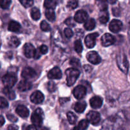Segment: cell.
<instances>
[{"mask_svg": "<svg viewBox=\"0 0 130 130\" xmlns=\"http://www.w3.org/2000/svg\"><path fill=\"white\" fill-rule=\"evenodd\" d=\"M20 3L22 6L25 8H29L32 6L34 4V1L33 0H19Z\"/></svg>", "mask_w": 130, "mask_h": 130, "instance_id": "d590c367", "label": "cell"}, {"mask_svg": "<svg viewBox=\"0 0 130 130\" xmlns=\"http://www.w3.org/2000/svg\"><path fill=\"white\" fill-rule=\"evenodd\" d=\"M86 58L88 61L92 64L96 65L101 62V57L99 56L97 52L95 51H91L86 55Z\"/></svg>", "mask_w": 130, "mask_h": 130, "instance_id": "8992f818", "label": "cell"}, {"mask_svg": "<svg viewBox=\"0 0 130 130\" xmlns=\"http://www.w3.org/2000/svg\"><path fill=\"white\" fill-rule=\"evenodd\" d=\"M31 83L27 81V80H22V81H20L17 86V88L20 91H26L27 90H29L30 89H31Z\"/></svg>", "mask_w": 130, "mask_h": 130, "instance_id": "ac0fdd59", "label": "cell"}, {"mask_svg": "<svg viewBox=\"0 0 130 130\" xmlns=\"http://www.w3.org/2000/svg\"><path fill=\"white\" fill-rule=\"evenodd\" d=\"M62 74L61 70L58 67H55L49 71L48 77L50 79H60L62 78Z\"/></svg>", "mask_w": 130, "mask_h": 130, "instance_id": "9a60e30c", "label": "cell"}, {"mask_svg": "<svg viewBox=\"0 0 130 130\" xmlns=\"http://www.w3.org/2000/svg\"><path fill=\"white\" fill-rule=\"evenodd\" d=\"M26 130H37V128L36 126L33 125H29V126H27V128H26Z\"/></svg>", "mask_w": 130, "mask_h": 130, "instance_id": "f6af8a7d", "label": "cell"}, {"mask_svg": "<svg viewBox=\"0 0 130 130\" xmlns=\"http://www.w3.org/2000/svg\"><path fill=\"white\" fill-rule=\"evenodd\" d=\"M8 130H19V127L15 124H10L8 127Z\"/></svg>", "mask_w": 130, "mask_h": 130, "instance_id": "ee69618b", "label": "cell"}, {"mask_svg": "<svg viewBox=\"0 0 130 130\" xmlns=\"http://www.w3.org/2000/svg\"><path fill=\"white\" fill-rule=\"evenodd\" d=\"M96 6L101 11H107L108 5L107 0H95Z\"/></svg>", "mask_w": 130, "mask_h": 130, "instance_id": "cb8c5ba5", "label": "cell"}, {"mask_svg": "<svg viewBox=\"0 0 130 130\" xmlns=\"http://www.w3.org/2000/svg\"><path fill=\"white\" fill-rule=\"evenodd\" d=\"M67 117L68 121L69 122L70 124H74L76 123V121H77V116H76V115L74 113L72 112H69L67 114Z\"/></svg>", "mask_w": 130, "mask_h": 130, "instance_id": "83f0119b", "label": "cell"}, {"mask_svg": "<svg viewBox=\"0 0 130 130\" xmlns=\"http://www.w3.org/2000/svg\"><path fill=\"white\" fill-rule=\"evenodd\" d=\"M8 30L13 32H17L21 29V25L19 22L16 21H11L9 23L8 25Z\"/></svg>", "mask_w": 130, "mask_h": 130, "instance_id": "d6986e66", "label": "cell"}, {"mask_svg": "<svg viewBox=\"0 0 130 130\" xmlns=\"http://www.w3.org/2000/svg\"><path fill=\"white\" fill-rule=\"evenodd\" d=\"M86 107V102L83 101L77 102L74 105V110L75 111L77 112L78 113H82L85 111V109Z\"/></svg>", "mask_w": 130, "mask_h": 130, "instance_id": "44dd1931", "label": "cell"}, {"mask_svg": "<svg viewBox=\"0 0 130 130\" xmlns=\"http://www.w3.org/2000/svg\"><path fill=\"white\" fill-rule=\"evenodd\" d=\"M74 130H80V129H79L78 127H75L74 129Z\"/></svg>", "mask_w": 130, "mask_h": 130, "instance_id": "c3c4849f", "label": "cell"}, {"mask_svg": "<svg viewBox=\"0 0 130 130\" xmlns=\"http://www.w3.org/2000/svg\"><path fill=\"white\" fill-rule=\"evenodd\" d=\"M107 1L111 5H113V4H115L116 3L117 0H107Z\"/></svg>", "mask_w": 130, "mask_h": 130, "instance_id": "7dc6e473", "label": "cell"}, {"mask_svg": "<svg viewBox=\"0 0 130 130\" xmlns=\"http://www.w3.org/2000/svg\"><path fill=\"white\" fill-rule=\"evenodd\" d=\"M39 52H40V53H41L42 54H46L48 52V47L46 45H44V44H43V45H41L40 46V48H39Z\"/></svg>", "mask_w": 130, "mask_h": 130, "instance_id": "b9f144b4", "label": "cell"}, {"mask_svg": "<svg viewBox=\"0 0 130 130\" xmlns=\"http://www.w3.org/2000/svg\"><path fill=\"white\" fill-rule=\"evenodd\" d=\"M78 0H70V1H68L67 3V6L69 8L71 9H75L78 6Z\"/></svg>", "mask_w": 130, "mask_h": 130, "instance_id": "836d02e7", "label": "cell"}, {"mask_svg": "<svg viewBox=\"0 0 130 130\" xmlns=\"http://www.w3.org/2000/svg\"><path fill=\"white\" fill-rule=\"evenodd\" d=\"M44 113L40 108H38L35 110L31 116V121L34 126L36 127L41 126L43 124Z\"/></svg>", "mask_w": 130, "mask_h": 130, "instance_id": "7a4b0ae2", "label": "cell"}, {"mask_svg": "<svg viewBox=\"0 0 130 130\" xmlns=\"http://www.w3.org/2000/svg\"><path fill=\"white\" fill-rule=\"evenodd\" d=\"M117 62H118V65L119 68L123 71V72L126 74L128 71V62L127 60L126 56L125 55H121L119 54L118 56V58H117Z\"/></svg>", "mask_w": 130, "mask_h": 130, "instance_id": "277c9868", "label": "cell"}, {"mask_svg": "<svg viewBox=\"0 0 130 130\" xmlns=\"http://www.w3.org/2000/svg\"><path fill=\"white\" fill-rule=\"evenodd\" d=\"M88 18V15L87 12L81 10L76 11L74 17V20L78 23H83L87 20Z\"/></svg>", "mask_w": 130, "mask_h": 130, "instance_id": "5bb4252c", "label": "cell"}, {"mask_svg": "<svg viewBox=\"0 0 130 130\" xmlns=\"http://www.w3.org/2000/svg\"><path fill=\"white\" fill-rule=\"evenodd\" d=\"M99 36L97 32L92 33L86 36L85 39V43L86 46L88 48H93L96 44V39Z\"/></svg>", "mask_w": 130, "mask_h": 130, "instance_id": "52a82bcc", "label": "cell"}, {"mask_svg": "<svg viewBox=\"0 0 130 130\" xmlns=\"http://www.w3.org/2000/svg\"><path fill=\"white\" fill-rule=\"evenodd\" d=\"M5 119H4V118L3 116H0V128H1V126H2L4 124H5Z\"/></svg>", "mask_w": 130, "mask_h": 130, "instance_id": "bcb514c9", "label": "cell"}, {"mask_svg": "<svg viewBox=\"0 0 130 130\" xmlns=\"http://www.w3.org/2000/svg\"><path fill=\"white\" fill-rule=\"evenodd\" d=\"M87 121L88 123L93 124V125H96L100 121V115L98 112L96 111H90L88 113L86 116Z\"/></svg>", "mask_w": 130, "mask_h": 130, "instance_id": "5b68a950", "label": "cell"}, {"mask_svg": "<svg viewBox=\"0 0 130 130\" xmlns=\"http://www.w3.org/2000/svg\"><path fill=\"white\" fill-rule=\"evenodd\" d=\"M30 15L33 20H38L41 18V13L40 11L38 8L34 7L32 8L31 11H30Z\"/></svg>", "mask_w": 130, "mask_h": 130, "instance_id": "4316f807", "label": "cell"}, {"mask_svg": "<svg viewBox=\"0 0 130 130\" xmlns=\"http://www.w3.org/2000/svg\"><path fill=\"white\" fill-rule=\"evenodd\" d=\"M96 26V22L93 19H87L84 24V27L87 30H92Z\"/></svg>", "mask_w": 130, "mask_h": 130, "instance_id": "7402d4cb", "label": "cell"}, {"mask_svg": "<svg viewBox=\"0 0 130 130\" xmlns=\"http://www.w3.org/2000/svg\"><path fill=\"white\" fill-rule=\"evenodd\" d=\"M79 74L80 72L76 68L67 69L66 71L67 86H72L78 79Z\"/></svg>", "mask_w": 130, "mask_h": 130, "instance_id": "6da1fadb", "label": "cell"}, {"mask_svg": "<svg viewBox=\"0 0 130 130\" xmlns=\"http://www.w3.org/2000/svg\"><path fill=\"white\" fill-rule=\"evenodd\" d=\"M40 27L43 31L44 32H48L51 30V27L50 26L49 24L46 22V21L43 20L41 22Z\"/></svg>", "mask_w": 130, "mask_h": 130, "instance_id": "e575fe53", "label": "cell"}, {"mask_svg": "<svg viewBox=\"0 0 130 130\" xmlns=\"http://www.w3.org/2000/svg\"><path fill=\"white\" fill-rule=\"evenodd\" d=\"M7 118L8 119H9V120L10 121L13 122V123L17 121V118L15 116H14L13 115H11V114H8Z\"/></svg>", "mask_w": 130, "mask_h": 130, "instance_id": "7bdbcfd3", "label": "cell"}, {"mask_svg": "<svg viewBox=\"0 0 130 130\" xmlns=\"http://www.w3.org/2000/svg\"><path fill=\"white\" fill-rule=\"evenodd\" d=\"M73 95L76 99H82L85 97L86 94V88L82 85H79L74 88L73 90Z\"/></svg>", "mask_w": 130, "mask_h": 130, "instance_id": "ba28073f", "label": "cell"}, {"mask_svg": "<svg viewBox=\"0 0 130 130\" xmlns=\"http://www.w3.org/2000/svg\"><path fill=\"white\" fill-rule=\"evenodd\" d=\"M74 50L77 53H80L83 51V44L81 40H76L74 42Z\"/></svg>", "mask_w": 130, "mask_h": 130, "instance_id": "4dcf8cb0", "label": "cell"}, {"mask_svg": "<svg viewBox=\"0 0 130 130\" xmlns=\"http://www.w3.org/2000/svg\"><path fill=\"white\" fill-rule=\"evenodd\" d=\"M89 126V123L87 120L85 119H83L78 124V128L79 129L81 130H86L88 128Z\"/></svg>", "mask_w": 130, "mask_h": 130, "instance_id": "d6a6232c", "label": "cell"}, {"mask_svg": "<svg viewBox=\"0 0 130 130\" xmlns=\"http://www.w3.org/2000/svg\"><path fill=\"white\" fill-rule=\"evenodd\" d=\"M8 107V102L3 97L0 96V109H5Z\"/></svg>", "mask_w": 130, "mask_h": 130, "instance_id": "f35d334b", "label": "cell"}, {"mask_svg": "<svg viewBox=\"0 0 130 130\" xmlns=\"http://www.w3.org/2000/svg\"><path fill=\"white\" fill-rule=\"evenodd\" d=\"M65 24L69 27H74L75 26V22L73 18L69 17L65 21Z\"/></svg>", "mask_w": 130, "mask_h": 130, "instance_id": "60d3db41", "label": "cell"}, {"mask_svg": "<svg viewBox=\"0 0 130 130\" xmlns=\"http://www.w3.org/2000/svg\"><path fill=\"white\" fill-rule=\"evenodd\" d=\"M56 0H44V6L46 9H54L56 6Z\"/></svg>", "mask_w": 130, "mask_h": 130, "instance_id": "f1b7e54d", "label": "cell"}, {"mask_svg": "<svg viewBox=\"0 0 130 130\" xmlns=\"http://www.w3.org/2000/svg\"><path fill=\"white\" fill-rule=\"evenodd\" d=\"M8 43L11 48H17L20 44V41L16 36H11L8 40Z\"/></svg>", "mask_w": 130, "mask_h": 130, "instance_id": "603a6c76", "label": "cell"}, {"mask_svg": "<svg viewBox=\"0 0 130 130\" xmlns=\"http://www.w3.org/2000/svg\"><path fill=\"white\" fill-rule=\"evenodd\" d=\"M103 12H104V13L102 14L100 16V17H99V21L102 24H106L109 21V13H108V12L107 11H104Z\"/></svg>", "mask_w": 130, "mask_h": 130, "instance_id": "f546056e", "label": "cell"}, {"mask_svg": "<svg viewBox=\"0 0 130 130\" xmlns=\"http://www.w3.org/2000/svg\"><path fill=\"white\" fill-rule=\"evenodd\" d=\"M90 105L93 109H99L102 107L103 104V100L100 96H93L90 100Z\"/></svg>", "mask_w": 130, "mask_h": 130, "instance_id": "2e32d148", "label": "cell"}, {"mask_svg": "<svg viewBox=\"0 0 130 130\" xmlns=\"http://www.w3.org/2000/svg\"><path fill=\"white\" fill-rule=\"evenodd\" d=\"M102 130H123L120 128L119 125L112 122L104 123Z\"/></svg>", "mask_w": 130, "mask_h": 130, "instance_id": "ffe728a7", "label": "cell"}, {"mask_svg": "<svg viewBox=\"0 0 130 130\" xmlns=\"http://www.w3.org/2000/svg\"><path fill=\"white\" fill-rule=\"evenodd\" d=\"M70 64L72 66L74 67V68H77L80 67V62L79 59L76 58H72L70 60Z\"/></svg>", "mask_w": 130, "mask_h": 130, "instance_id": "74e56055", "label": "cell"}, {"mask_svg": "<svg viewBox=\"0 0 130 130\" xmlns=\"http://www.w3.org/2000/svg\"><path fill=\"white\" fill-rule=\"evenodd\" d=\"M3 93L6 96V97L8 98L10 100H13L15 99V93L10 88L5 87L3 90Z\"/></svg>", "mask_w": 130, "mask_h": 130, "instance_id": "d4e9b609", "label": "cell"}, {"mask_svg": "<svg viewBox=\"0 0 130 130\" xmlns=\"http://www.w3.org/2000/svg\"><path fill=\"white\" fill-rule=\"evenodd\" d=\"M23 49H24V55H25L27 58H34L36 50L35 49V48H34L32 44H30V43H26L24 46Z\"/></svg>", "mask_w": 130, "mask_h": 130, "instance_id": "9c48e42d", "label": "cell"}, {"mask_svg": "<svg viewBox=\"0 0 130 130\" xmlns=\"http://www.w3.org/2000/svg\"><path fill=\"white\" fill-rule=\"evenodd\" d=\"M11 3V0H0V6L4 10L9 8Z\"/></svg>", "mask_w": 130, "mask_h": 130, "instance_id": "1f68e13d", "label": "cell"}, {"mask_svg": "<svg viewBox=\"0 0 130 130\" xmlns=\"http://www.w3.org/2000/svg\"><path fill=\"white\" fill-rule=\"evenodd\" d=\"M45 16L49 21H54L55 20V13L54 10L52 8L47 9L45 11Z\"/></svg>", "mask_w": 130, "mask_h": 130, "instance_id": "484cf974", "label": "cell"}, {"mask_svg": "<svg viewBox=\"0 0 130 130\" xmlns=\"http://www.w3.org/2000/svg\"><path fill=\"white\" fill-rule=\"evenodd\" d=\"M41 130H48V128H43Z\"/></svg>", "mask_w": 130, "mask_h": 130, "instance_id": "681fc988", "label": "cell"}, {"mask_svg": "<svg viewBox=\"0 0 130 130\" xmlns=\"http://www.w3.org/2000/svg\"><path fill=\"white\" fill-rule=\"evenodd\" d=\"M115 42V38L112 34L106 33L101 38V43L103 46L107 47L113 44Z\"/></svg>", "mask_w": 130, "mask_h": 130, "instance_id": "30bf717a", "label": "cell"}, {"mask_svg": "<svg viewBox=\"0 0 130 130\" xmlns=\"http://www.w3.org/2000/svg\"><path fill=\"white\" fill-rule=\"evenodd\" d=\"M64 34L65 36H66V38L70 39V38H71L73 36L74 33L73 31H72L70 28H66V29H64Z\"/></svg>", "mask_w": 130, "mask_h": 130, "instance_id": "ab89813d", "label": "cell"}, {"mask_svg": "<svg viewBox=\"0 0 130 130\" xmlns=\"http://www.w3.org/2000/svg\"><path fill=\"white\" fill-rule=\"evenodd\" d=\"M57 86H56L55 83L53 81H50L47 84V89L50 92H53L56 90Z\"/></svg>", "mask_w": 130, "mask_h": 130, "instance_id": "8d00e7d4", "label": "cell"}, {"mask_svg": "<svg viewBox=\"0 0 130 130\" xmlns=\"http://www.w3.org/2000/svg\"><path fill=\"white\" fill-rule=\"evenodd\" d=\"M21 75L22 77L25 80H29L34 78L36 76V72L31 67H27L23 69Z\"/></svg>", "mask_w": 130, "mask_h": 130, "instance_id": "7c38bea8", "label": "cell"}, {"mask_svg": "<svg viewBox=\"0 0 130 130\" xmlns=\"http://www.w3.org/2000/svg\"><path fill=\"white\" fill-rule=\"evenodd\" d=\"M44 95L41 91H36L30 95V101L35 104H41L44 100Z\"/></svg>", "mask_w": 130, "mask_h": 130, "instance_id": "4fadbf2b", "label": "cell"}, {"mask_svg": "<svg viewBox=\"0 0 130 130\" xmlns=\"http://www.w3.org/2000/svg\"><path fill=\"white\" fill-rule=\"evenodd\" d=\"M17 81V77L13 73H7L2 77V82L5 87L12 88Z\"/></svg>", "mask_w": 130, "mask_h": 130, "instance_id": "3957f363", "label": "cell"}, {"mask_svg": "<svg viewBox=\"0 0 130 130\" xmlns=\"http://www.w3.org/2000/svg\"><path fill=\"white\" fill-rule=\"evenodd\" d=\"M16 113L21 118H27L29 115V110L27 108L23 105H20L16 108Z\"/></svg>", "mask_w": 130, "mask_h": 130, "instance_id": "e0dca14e", "label": "cell"}, {"mask_svg": "<svg viewBox=\"0 0 130 130\" xmlns=\"http://www.w3.org/2000/svg\"><path fill=\"white\" fill-rule=\"evenodd\" d=\"M109 27L110 31L112 32H119L123 27V23L120 20L114 19L110 22Z\"/></svg>", "mask_w": 130, "mask_h": 130, "instance_id": "8fae6325", "label": "cell"}]
</instances>
